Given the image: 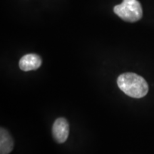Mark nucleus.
Segmentation results:
<instances>
[{
    "label": "nucleus",
    "mask_w": 154,
    "mask_h": 154,
    "mask_svg": "<svg viewBox=\"0 0 154 154\" xmlns=\"http://www.w3.org/2000/svg\"><path fill=\"white\" fill-rule=\"evenodd\" d=\"M120 89L126 95L132 98L140 99L149 91V85L142 76L134 73H125L121 74L117 79Z\"/></svg>",
    "instance_id": "obj_1"
},
{
    "label": "nucleus",
    "mask_w": 154,
    "mask_h": 154,
    "mask_svg": "<svg viewBox=\"0 0 154 154\" xmlns=\"http://www.w3.org/2000/svg\"><path fill=\"white\" fill-rule=\"evenodd\" d=\"M113 11L121 19L128 22H137L143 16L141 5L137 0H124L121 5L115 6Z\"/></svg>",
    "instance_id": "obj_2"
},
{
    "label": "nucleus",
    "mask_w": 154,
    "mask_h": 154,
    "mask_svg": "<svg viewBox=\"0 0 154 154\" xmlns=\"http://www.w3.org/2000/svg\"><path fill=\"white\" fill-rule=\"evenodd\" d=\"M53 137L58 143H64L69 134V124L66 119L59 118L54 121L52 127Z\"/></svg>",
    "instance_id": "obj_3"
},
{
    "label": "nucleus",
    "mask_w": 154,
    "mask_h": 154,
    "mask_svg": "<svg viewBox=\"0 0 154 154\" xmlns=\"http://www.w3.org/2000/svg\"><path fill=\"white\" fill-rule=\"evenodd\" d=\"M42 63V59L39 56L35 54H29L21 58L19 62V66L21 70L29 72L39 68Z\"/></svg>",
    "instance_id": "obj_4"
},
{
    "label": "nucleus",
    "mask_w": 154,
    "mask_h": 154,
    "mask_svg": "<svg viewBox=\"0 0 154 154\" xmlns=\"http://www.w3.org/2000/svg\"><path fill=\"white\" fill-rule=\"evenodd\" d=\"M14 148V140L9 133L2 127L0 129V154H9Z\"/></svg>",
    "instance_id": "obj_5"
}]
</instances>
